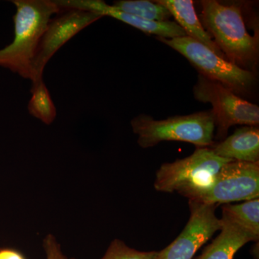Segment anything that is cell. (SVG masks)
<instances>
[{"label":"cell","mask_w":259,"mask_h":259,"mask_svg":"<svg viewBox=\"0 0 259 259\" xmlns=\"http://www.w3.org/2000/svg\"><path fill=\"white\" fill-rule=\"evenodd\" d=\"M14 40L0 49V66L31 80L32 65L40 39L54 15L60 11L55 1L14 0Z\"/></svg>","instance_id":"1"},{"label":"cell","mask_w":259,"mask_h":259,"mask_svg":"<svg viewBox=\"0 0 259 259\" xmlns=\"http://www.w3.org/2000/svg\"><path fill=\"white\" fill-rule=\"evenodd\" d=\"M200 5L201 23L226 59L242 69H253L258 61V36L247 31L241 8L216 0H203Z\"/></svg>","instance_id":"2"},{"label":"cell","mask_w":259,"mask_h":259,"mask_svg":"<svg viewBox=\"0 0 259 259\" xmlns=\"http://www.w3.org/2000/svg\"><path fill=\"white\" fill-rule=\"evenodd\" d=\"M138 144L143 148L153 147L163 141L190 143L197 148H209L214 145V115L212 110L187 115H177L156 120L141 114L131 122Z\"/></svg>","instance_id":"3"},{"label":"cell","mask_w":259,"mask_h":259,"mask_svg":"<svg viewBox=\"0 0 259 259\" xmlns=\"http://www.w3.org/2000/svg\"><path fill=\"white\" fill-rule=\"evenodd\" d=\"M178 193L189 201L215 205L258 199L259 162H228L207 185L185 187Z\"/></svg>","instance_id":"4"},{"label":"cell","mask_w":259,"mask_h":259,"mask_svg":"<svg viewBox=\"0 0 259 259\" xmlns=\"http://www.w3.org/2000/svg\"><path fill=\"white\" fill-rule=\"evenodd\" d=\"M156 39L185 57L199 71V74L222 83L235 93H245L254 84L255 76L251 71L242 69L223 59L192 37L186 35Z\"/></svg>","instance_id":"5"},{"label":"cell","mask_w":259,"mask_h":259,"mask_svg":"<svg viewBox=\"0 0 259 259\" xmlns=\"http://www.w3.org/2000/svg\"><path fill=\"white\" fill-rule=\"evenodd\" d=\"M193 95L197 101L212 105L218 139H224L232 126L258 125V105L243 100L222 83L199 74Z\"/></svg>","instance_id":"6"},{"label":"cell","mask_w":259,"mask_h":259,"mask_svg":"<svg viewBox=\"0 0 259 259\" xmlns=\"http://www.w3.org/2000/svg\"><path fill=\"white\" fill-rule=\"evenodd\" d=\"M230 161L216 156L210 148H197L188 157L163 163L156 171L154 188L173 193L191 186L207 185L220 168Z\"/></svg>","instance_id":"7"},{"label":"cell","mask_w":259,"mask_h":259,"mask_svg":"<svg viewBox=\"0 0 259 259\" xmlns=\"http://www.w3.org/2000/svg\"><path fill=\"white\" fill-rule=\"evenodd\" d=\"M59 8L60 11L51 19L39 42L32 65V86L42 81L44 68L56 51L83 29L103 18L84 10Z\"/></svg>","instance_id":"8"},{"label":"cell","mask_w":259,"mask_h":259,"mask_svg":"<svg viewBox=\"0 0 259 259\" xmlns=\"http://www.w3.org/2000/svg\"><path fill=\"white\" fill-rule=\"evenodd\" d=\"M190 218L182 233L171 244L158 251L156 259H192L197 250L221 231L215 204L189 201Z\"/></svg>","instance_id":"9"},{"label":"cell","mask_w":259,"mask_h":259,"mask_svg":"<svg viewBox=\"0 0 259 259\" xmlns=\"http://www.w3.org/2000/svg\"><path fill=\"white\" fill-rule=\"evenodd\" d=\"M55 3L61 8H74L96 13L102 17H111L146 33L156 35V37L171 39L187 35L175 21H148L116 9L102 0H59Z\"/></svg>","instance_id":"10"},{"label":"cell","mask_w":259,"mask_h":259,"mask_svg":"<svg viewBox=\"0 0 259 259\" xmlns=\"http://www.w3.org/2000/svg\"><path fill=\"white\" fill-rule=\"evenodd\" d=\"M219 157L231 161L259 162V129L256 126H244L234 134L210 148Z\"/></svg>","instance_id":"11"},{"label":"cell","mask_w":259,"mask_h":259,"mask_svg":"<svg viewBox=\"0 0 259 259\" xmlns=\"http://www.w3.org/2000/svg\"><path fill=\"white\" fill-rule=\"evenodd\" d=\"M156 2L169 11L187 36L201 42L218 56L228 60L199 20L193 2L190 0H157Z\"/></svg>","instance_id":"12"},{"label":"cell","mask_w":259,"mask_h":259,"mask_svg":"<svg viewBox=\"0 0 259 259\" xmlns=\"http://www.w3.org/2000/svg\"><path fill=\"white\" fill-rule=\"evenodd\" d=\"M220 220L221 233L196 259H233L243 245L252 241L245 232L233 223Z\"/></svg>","instance_id":"13"},{"label":"cell","mask_w":259,"mask_h":259,"mask_svg":"<svg viewBox=\"0 0 259 259\" xmlns=\"http://www.w3.org/2000/svg\"><path fill=\"white\" fill-rule=\"evenodd\" d=\"M239 228L252 241L259 239V198L245 201L238 204L222 206V218Z\"/></svg>","instance_id":"14"},{"label":"cell","mask_w":259,"mask_h":259,"mask_svg":"<svg viewBox=\"0 0 259 259\" xmlns=\"http://www.w3.org/2000/svg\"><path fill=\"white\" fill-rule=\"evenodd\" d=\"M112 6L116 9L139 17L148 21H170L171 13L163 5L156 1L148 0H119Z\"/></svg>","instance_id":"15"},{"label":"cell","mask_w":259,"mask_h":259,"mask_svg":"<svg viewBox=\"0 0 259 259\" xmlns=\"http://www.w3.org/2000/svg\"><path fill=\"white\" fill-rule=\"evenodd\" d=\"M30 92L32 97L28 103L29 113L46 125H51L55 120L56 109L44 81L32 86Z\"/></svg>","instance_id":"16"},{"label":"cell","mask_w":259,"mask_h":259,"mask_svg":"<svg viewBox=\"0 0 259 259\" xmlns=\"http://www.w3.org/2000/svg\"><path fill=\"white\" fill-rule=\"evenodd\" d=\"M158 251H141L127 246L120 239L110 243L101 259H156Z\"/></svg>","instance_id":"17"},{"label":"cell","mask_w":259,"mask_h":259,"mask_svg":"<svg viewBox=\"0 0 259 259\" xmlns=\"http://www.w3.org/2000/svg\"><path fill=\"white\" fill-rule=\"evenodd\" d=\"M42 247L45 250L47 259H74L67 258L63 253L61 245L54 235L48 234L45 237L42 242Z\"/></svg>","instance_id":"18"},{"label":"cell","mask_w":259,"mask_h":259,"mask_svg":"<svg viewBox=\"0 0 259 259\" xmlns=\"http://www.w3.org/2000/svg\"><path fill=\"white\" fill-rule=\"evenodd\" d=\"M0 259H27L20 251L13 248H1Z\"/></svg>","instance_id":"19"}]
</instances>
